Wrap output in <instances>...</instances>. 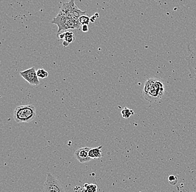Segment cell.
Segmentation results:
<instances>
[{
  "instance_id": "cell-5",
  "label": "cell",
  "mask_w": 196,
  "mask_h": 192,
  "mask_svg": "<svg viewBox=\"0 0 196 192\" xmlns=\"http://www.w3.org/2000/svg\"><path fill=\"white\" fill-rule=\"evenodd\" d=\"M43 192H65L60 181L52 175L51 173L47 174L46 181L44 183Z\"/></svg>"
},
{
  "instance_id": "cell-6",
  "label": "cell",
  "mask_w": 196,
  "mask_h": 192,
  "mask_svg": "<svg viewBox=\"0 0 196 192\" xmlns=\"http://www.w3.org/2000/svg\"><path fill=\"white\" fill-rule=\"evenodd\" d=\"M75 6L76 5L75 4V0H70L68 2L64 3L63 4L59 12L69 17L75 23L77 28L79 29L81 24L79 22V18L74 16L73 15L74 9Z\"/></svg>"
},
{
  "instance_id": "cell-7",
  "label": "cell",
  "mask_w": 196,
  "mask_h": 192,
  "mask_svg": "<svg viewBox=\"0 0 196 192\" xmlns=\"http://www.w3.org/2000/svg\"><path fill=\"white\" fill-rule=\"evenodd\" d=\"M20 75L31 85L38 86L40 84L38 76L37 75L35 68L34 67L26 70L24 71L20 72Z\"/></svg>"
},
{
  "instance_id": "cell-4",
  "label": "cell",
  "mask_w": 196,
  "mask_h": 192,
  "mask_svg": "<svg viewBox=\"0 0 196 192\" xmlns=\"http://www.w3.org/2000/svg\"><path fill=\"white\" fill-rule=\"evenodd\" d=\"M188 51L189 55L187 57L188 67L191 79L196 78V40L191 41L188 44Z\"/></svg>"
},
{
  "instance_id": "cell-10",
  "label": "cell",
  "mask_w": 196,
  "mask_h": 192,
  "mask_svg": "<svg viewBox=\"0 0 196 192\" xmlns=\"http://www.w3.org/2000/svg\"><path fill=\"white\" fill-rule=\"evenodd\" d=\"M98 186L94 184L85 183L84 185V188L82 190V192H97Z\"/></svg>"
},
{
  "instance_id": "cell-18",
  "label": "cell",
  "mask_w": 196,
  "mask_h": 192,
  "mask_svg": "<svg viewBox=\"0 0 196 192\" xmlns=\"http://www.w3.org/2000/svg\"><path fill=\"white\" fill-rule=\"evenodd\" d=\"M96 17H98L96 16H93L90 18V22H93H93H94L95 19H96Z\"/></svg>"
},
{
  "instance_id": "cell-3",
  "label": "cell",
  "mask_w": 196,
  "mask_h": 192,
  "mask_svg": "<svg viewBox=\"0 0 196 192\" xmlns=\"http://www.w3.org/2000/svg\"><path fill=\"white\" fill-rule=\"evenodd\" d=\"M50 23L56 24L58 27L57 33L69 29H78L73 21L65 15L59 12L56 17Z\"/></svg>"
},
{
  "instance_id": "cell-14",
  "label": "cell",
  "mask_w": 196,
  "mask_h": 192,
  "mask_svg": "<svg viewBox=\"0 0 196 192\" xmlns=\"http://www.w3.org/2000/svg\"><path fill=\"white\" fill-rule=\"evenodd\" d=\"M79 20L80 23L82 24V26L85 24L88 25L90 23V18L87 15H83L79 17Z\"/></svg>"
},
{
  "instance_id": "cell-1",
  "label": "cell",
  "mask_w": 196,
  "mask_h": 192,
  "mask_svg": "<svg viewBox=\"0 0 196 192\" xmlns=\"http://www.w3.org/2000/svg\"><path fill=\"white\" fill-rule=\"evenodd\" d=\"M164 91V88L162 82L154 79H149L145 83L143 95L147 101L153 102L162 97Z\"/></svg>"
},
{
  "instance_id": "cell-17",
  "label": "cell",
  "mask_w": 196,
  "mask_h": 192,
  "mask_svg": "<svg viewBox=\"0 0 196 192\" xmlns=\"http://www.w3.org/2000/svg\"><path fill=\"white\" fill-rule=\"evenodd\" d=\"M65 32L63 33H57V38L61 39V40H64L65 38Z\"/></svg>"
},
{
  "instance_id": "cell-11",
  "label": "cell",
  "mask_w": 196,
  "mask_h": 192,
  "mask_svg": "<svg viewBox=\"0 0 196 192\" xmlns=\"http://www.w3.org/2000/svg\"><path fill=\"white\" fill-rule=\"evenodd\" d=\"M121 113L122 115V117L124 118H128L129 117H130L131 116L133 115L134 114L133 111L130 109L129 108L125 107L123 108L122 111H121Z\"/></svg>"
},
{
  "instance_id": "cell-19",
  "label": "cell",
  "mask_w": 196,
  "mask_h": 192,
  "mask_svg": "<svg viewBox=\"0 0 196 192\" xmlns=\"http://www.w3.org/2000/svg\"><path fill=\"white\" fill-rule=\"evenodd\" d=\"M70 43H69L67 41H65L63 42V46H64V47H67V46H69V45Z\"/></svg>"
},
{
  "instance_id": "cell-2",
  "label": "cell",
  "mask_w": 196,
  "mask_h": 192,
  "mask_svg": "<svg viewBox=\"0 0 196 192\" xmlns=\"http://www.w3.org/2000/svg\"><path fill=\"white\" fill-rule=\"evenodd\" d=\"M36 116L35 108L31 105H21L14 110V119L18 123L31 122L35 118Z\"/></svg>"
},
{
  "instance_id": "cell-8",
  "label": "cell",
  "mask_w": 196,
  "mask_h": 192,
  "mask_svg": "<svg viewBox=\"0 0 196 192\" xmlns=\"http://www.w3.org/2000/svg\"><path fill=\"white\" fill-rule=\"evenodd\" d=\"M91 148L83 147L76 150L75 151L74 156L76 160L81 163L88 162L91 161L92 159L89 156V151Z\"/></svg>"
},
{
  "instance_id": "cell-15",
  "label": "cell",
  "mask_w": 196,
  "mask_h": 192,
  "mask_svg": "<svg viewBox=\"0 0 196 192\" xmlns=\"http://www.w3.org/2000/svg\"><path fill=\"white\" fill-rule=\"evenodd\" d=\"M168 181H169L170 184L172 186H174L177 184V182H178V178L176 176L171 175V176H169V178H168Z\"/></svg>"
},
{
  "instance_id": "cell-12",
  "label": "cell",
  "mask_w": 196,
  "mask_h": 192,
  "mask_svg": "<svg viewBox=\"0 0 196 192\" xmlns=\"http://www.w3.org/2000/svg\"><path fill=\"white\" fill-rule=\"evenodd\" d=\"M36 73L38 78L41 79H46L49 76L48 72L45 70L43 68H38V70H36Z\"/></svg>"
},
{
  "instance_id": "cell-13",
  "label": "cell",
  "mask_w": 196,
  "mask_h": 192,
  "mask_svg": "<svg viewBox=\"0 0 196 192\" xmlns=\"http://www.w3.org/2000/svg\"><path fill=\"white\" fill-rule=\"evenodd\" d=\"M65 36L64 38L65 41H67L69 43H72L74 41L75 37L73 33L69 32V31H66L65 32Z\"/></svg>"
},
{
  "instance_id": "cell-9",
  "label": "cell",
  "mask_w": 196,
  "mask_h": 192,
  "mask_svg": "<svg viewBox=\"0 0 196 192\" xmlns=\"http://www.w3.org/2000/svg\"><path fill=\"white\" fill-rule=\"evenodd\" d=\"M103 146L98 147L94 148H91L89 151V156L93 160L96 158H100L103 156L101 148Z\"/></svg>"
},
{
  "instance_id": "cell-16",
  "label": "cell",
  "mask_w": 196,
  "mask_h": 192,
  "mask_svg": "<svg viewBox=\"0 0 196 192\" xmlns=\"http://www.w3.org/2000/svg\"><path fill=\"white\" fill-rule=\"evenodd\" d=\"M82 31L83 32H87L89 31V27L87 24H85L82 26Z\"/></svg>"
}]
</instances>
